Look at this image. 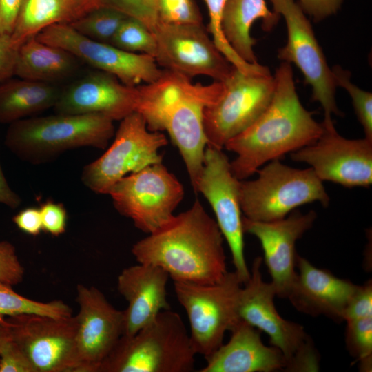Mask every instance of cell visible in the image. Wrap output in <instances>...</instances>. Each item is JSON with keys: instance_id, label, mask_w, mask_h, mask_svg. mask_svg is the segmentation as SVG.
I'll list each match as a JSON object with an SVG mask.
<instances>
[{"instance_id": "obj_1", "label": "cell", "mask_w": 372, "mask_h": 372, "mask_svg": "<svg viewBox=\"0 0 372 372\" xmlns=\"http://www.w3.org/2000/svg\"><path fill=\"white\" fill-rule=\"evenodd\" d=\"M223 240L216 220L196 199L189 209L134 243L131 251L138 263L161 267L174 282L208 285L228 271Z\"/></svg>"}, {"instance_id": "obj_2", "label": "cell", "mask_w": 372, "mask_h": 372, "mask_svg": "<svg viewBox=\"0 0 372 372\" xmlns=\"http://www.w3.org/2000/svg\"><path fill=\"white\" fill-rule=\"evenodd\" d=\"M273 77L274 91L266 110L224 146L236 154L229 165L239 180L253 175L263 164L313 143L323 132L322 123L300 101L291 64L281 63Z\"/></svg>"}, {"instance_id": "obj_3", "label": "cell", "mask_w": 372, "mask_h": 372, "mask_svg": "<svg viewBox=\"0 0 372 372\" xmlns=\"http://www.w3.org/2000/svg\"><path fill=\"white\" fill-rule=\"evenodd\" d=\"M137 87L136 112L143 117L149 130L168 133L179 150L196 193L207 145L203 112L220 98L223 82L193 83L185 76L164 70L156 81Z\"/></svg>"}, {"instance_id": "obj_4", "label": "cell", "mask_w": 372, "mask_h": 372, "mask_svg": "<svg viewBox=\"0 0 372 372\" xmlns=\"http://www.w3.org/2000/svg\"><path fill=\"white\" fill-rule=\"evenodd\" d=\"M114 134L113 121L103 115L56 114L10 123L5 145L21 160L38 165L74 148L105 149Z\"/></svg>"}, {"instance_id": "obj_5", "label": "cell", "mask_w": 372, "mask_h": 372, "mask_svg": "<svg viewBox=\"0 0 372 372\" xmlns=\"http://www.w3.org/2000/svg\"><path fill=\"white\" fill-rule=\"evenodd\" d=\"M196 355L181 317L165 310L135 334L121 335L97 372H191Z\"/></svg>"}, {"instance_id": "obj_6", "label": "cell", "mask_w": 372, "mask_h": 372, "mask_svg": "<svg viewBox=\"0 0 372 372\" xmlns=\"http://www.w3.org/2000/svg\"><path fill=\"white\" fill-rule=\"evenodd\" d=\"M262 258L256 257L249 280L241 287L237 301L240 319L267 333L270 344L278 348L286 361L287 372H316L320 369V354L302 325L283 318L278 312L271 282L263 280Z\"/></svg>"}, {"instance_id": "obj_7", "label": "cell", "mask_w": 372, "mask_h": 372, "mask_svg": "<svg viewBox=\"0 0 372 372\" xmlns=\"http://www.w3.org/2000/svg\"><path fill=\"white\" fill-rule=\"evenodd\" d=\"M256 172V179L240 181V204L247 219L274 221L305 204L318 202L324 207L329 204L322 181L311 167L293 168L276 159Z\"/></svg>"}, {"instance_id": "obj_8", "label": "cell", "mask_w": 372, "mask_h": 372, "mask_svg": "<svg viewBox=\"0 0 372 372\" xmlns=\"http://www.w3.org/2000/svg\"><path fill=\"white\" fill-rule=\"evenodd\" d=\"M242 283L227 271L214 284L174 282L175 294L189 323V338L196 354L207 357L223 343L227 331L240 320L237 301Z\"/></svg>"}, {"instance_id": "obj_9", "label": "cell", "mask_w": 372, "mask_h": 372, "mask_svg": "<svg viewBox=\"0 0 372 372\" xmlns=\"http://www.w3.org/2000/svg\"><path fill=\"white\" fill-rule=\"evenodd\" d=\"M222 82L223 90L220 98L203 112L207 145L220 149L263 113L275 87L274 77L269 70L245 73L234 67Z\"/></svg>"}, {"instance_id": "obj_10", "label": "cell", "mask_w": 372, "mask_h": 372, "mask_svg": "<svg viewBox=\"0 0 372 372\" xmlns=\"http://www.w3.org/2000/svg\"><path fill=\"white\" fill-rule=\"evenodd\" d=\"M114 139L103 155L84 166L83 185L94 193L107 194L125 176L162 163L159 149L168 141L161 132L148 130L143 117L134 112L121 121Z\"/></svg>"}, {"instance_id": "obj_11", "label": "cell", "mask_w": 372, "mask_h": 372, "mask_svg": "<svg viewBox=\"0 0 372 372\" xmlns=\"http://www.w3.org/2000/svg\"><path fill=\"white\" fill-rule=\"evenodd\" d=\"M107 194L121 215L130 218L137 229L149 234L172 217L185 192L174 174L158 163L125 176Z\"/></svg>"}, {"instance_id": "obj_12", "label": "cell", "mask_w": 372, "mask_h": 372, "mask_svg": "<svg viewBox=\"0 0 372 372\" xmlns=\"http://www.w3.org/2000/svg\"><path fill=\"white\" fill-rule=\"evenodd\" d=\"M273 11L284 19L287 30L286 45L278 51L282 61L293 63L312 89V100L324 110V128L334 127L332 114L342 116L335 101L336 85L331 69L319 45L310 21L295 0H269Z\"/></svg>"}, {"instance_id": "obj_13", "label": "cell", "mask_w": 372, "mask_h": 372, "mask_svg": "<svg viewBox=\"0 0 372 372\" xmlns=\"http://www.w3.org/2000/svg\"><path fill=\"white\" fill-rule=\"evenodd\" d=\"M230 161L222 149L207 145L196 194L210 204L216 222L225 239L234 271L245 284L250 277L245 256L242 215L239 198L240 181L230 170Z\"/></svg>"}, {"instance_id": "obj_14", "label": "cell", "mask_w": 372, "mask_h": 372, "mask_svg": "<svg viewBox=\"0 0 372 372\" xmlns=\"http://www.w3.org/2000/svg\"><path fill=\"white\" fill-rule=\"evenodd\" d=\"M153 33L156 43L154 59L164 70L191 79L207 76L223 81L234 68L208 36L203 24L158 23Z\"/></svg>"}, {"instance_id": "obj_15", "label": "cell", "mask_w": 372, "mask_h": 372, "mask_svg": "<svg viewBox=\"0 0 372 372\" xmlns=\"http://www.w3.org/2000/svg\"><path fill=\"white\" fill-rule=\"evenodd\" d=\"M12 338L37 372H76L75 316L38 314L8 316Z\"/></svg>"}, {"instance_id": "obj_16", "label": "cell", "mask_w": 372, "mask_h": 372, "mask_svg": "<svg viewBox=\"0 0 372 372\" xmlns=\"http://www.w3.org/2000/svg\"><path fill=\"white\" fill-rule=\"evenodd\" d=\"M36 37L69 51L82 63L109 73L129 86H138L143 82L152 83L163 71L149 54L130 52L110 43L92 40L78 33L68 24L50 25Z\"/></svg>"}, {"instance_id": "obj_17", "label": "cell", "mask_w": 372, "mask_h": 372, "mask_svg": "<svg viewBox=\"0 0 372 372\" xmlns=\"http://www.w3.org/2000/svg\"><path fill=\"white\" fill-rule=\"evenodd\" d=\"M313 143L291 153V160L309 165L317 176L346 187L372 183V141L347 139L335 128L325 129Z\"/></svg>"}, {"instance_id": "obj_18", "label": "cell", "mask_w": 372, "mask_h": 372, "mask_svg": "<svg viewBox=\"0 0 372 372\" xmlns=\"http://www.w3.org/2000/svg\"><path fill=\"white\" fill-rule=\"evenodd\" d=\"M76 372H97L123 332V313L96 287H76Z\"/></svg>"}, {"instance_id": "obj_19", "label": "cell", "mask_w": 372, "mask_h": 372, "mask_svg": "<svg viewBox=\"0 0 372 372\" xmlns=\"http://www.w3.org/2000/svg\"><path fill=\"white\" fill-rule=\"evenodd\" d=\"M316 218L313 210L306 214L293 211L284 218L270 222L242 216L244 233L260 241L276 296L280 298H287L297 276L296 242L312 227Z\"/></svg>"}, {"instance_id": "obj_20", "label": "cell", "mask_w": 372, "mask_h": 372, "mask_svg": "<svg viewBox=\"0 0 372 372\" xmlns=\"http://www.w3.org/2000/svg\"><path fill=\"white\" fill-rule=\"evenodd\" d=\"M138 100L137 86H129L116 76L92 72L62 87L53 107L56 114H99L112 121H121L136 112Z\"/></svg>"}, {"instance_id": "obj_21", "label": "cell", "mask_w": 372, "mask_h": 372, "mask_svg": "<svg viewBox=\"0 0 372 372\" xmlns=\"http://www.w3.org/2000/svg\"><path fill=\"white\" fill-rule=\"evenodd\" d=\"M296 278L287 299L299 311L344 321L345 309L359 285L318 268L296 254Z\"/></svg>"}, {"instance_id": "obj_22", "label": "cell", "mask_w": 372, "mask_h": 372, "mask_svg": "<svg viewBox=\"0 0 372 372\" xmlns=\"http://www.w3.org/2000/svg\"><path fill=\"white\" fill-rule=\"evenodd\" d=\"M169 276L159 267L138 263L122 270L117 289L127 302L123 313L122 335L130 336L152 322L160 312L170 309L167 300Z\"/></svg>"}, {"instance_id": "obj_23", "label": "cell", "mask_w": 372, "mask_h": 372, "mask_svg": "<svg viewBox=\"0 0 372 372\" xmlns=\"http://www.w3.org/2000/svg\"><path fill=\"white\" fill-rule=\"evenodd\" d=\"M231 331V338L205 358V365L199 372H275L286 371L282 352L266 346L261 331L240 319Z\"/></svg>"}, {"instance_id": "obj_24", "label": "cell", "mask_w": 372, "mask_h": 372, "mask_svg": "<svg viewBox=\"0 0 372 372\" xmlns=\"http://www.w3.org/2000/svg\"><path fill=\"white\" fill-rule=\"evenodd\" d=\"M82 63L69 51L44 43L36 35L18 50L14 75L19 78L56 83L74 75Z\"/></svg>"}, {"instance_id": "obj_25", "label": "cell", "mask_w": 372, "mask_h": 372, "mask_svg": "<svg viewBox=\"0 0 372 372\" xmlns=\"http://www.w3.org/2000/svg\"><path fill=\"white\" fill-rule=\"evenodd\" d=\"M280 17L269 9L265 0H226L223 30L238 56L249 63L256 64L258 59L253 49L256 40L250 34L252 25L261 19L263 30L270 32Z\"/></svg>"}, {"instance_id": "obj_26", "label": "cell", "mask_w": 372, "mask_h": 372, "mask_svg": "<svg viewBox=\"0 0 372 372\" xmlns=\"http://www.w3.org/2000/svg\"><path fill=\"white\" fill-rule=\"evenodd\" d=\"M96 8L95 0H22L11 36L21 45L50 25L70 24Z\"/></svg>"}, {"instance_id": "obj_27", "label": "cell", "mask_w": 372, "mask_h": 372, "mask_svg": "<svg viewBox=\"0 0 372 372\" xmlns=\"http://www.w3.org/2000/svg\"><path fill=\"white\" fill-rule=\"evenodd\" d=\"M62 87L56 83L10 78L0 84V123H12L54 107Z\"/></svg>"}, {"instance_id": "obj_28", "label": "cell", "mask_w": 372, "mask_h": 372, "mask_svg": "<svg viewBox=\"0 0 372 372\" xmlns=\"http://www.w3.org/2000/svg\"><path fill=\"white\" fill-rule=\"evenodd\" d=\"M12 286L0 281V315L12 316L32 313L54 318L72 316V308L62 300L42 302L23 296L12 289Z\"/></svg>"}, {"instance_id": "obj_29", "label": "cell", "mask_w": 372, "mask_h": 372, "mask_svg": "<svg viewBox=\"0 0 372 372\" xmlns=\"http://www.w3.org/2000/svg\"><path fill=\"white\" fill-rule=\"evenodd\" d=\"M126 17L127 16L115 9L99 7L68 25L88 39L111 44Z\"/></svg>"}, {"instance_id": "obj_30", "label": "cell", "mask_w": 372, "mask_h": 372, "mask_svg": "<svg viewBox=\"0 0 372 372\" xmlns=\"http://www.w3.org/2000/svg\"><path fill=\"white\" fill-rule=\"evenodd\" d=\"M206 4L209 22L207 31L223 56L238 70L245 73L260 72L269 70L259 63H249L240 58L227 41L223 30V17L226 0H203Z\"/></svg>"}, {"instance_id": "obj_31", "label": "cell", "mask_w": 372, "mask_h": 372, "mask_svg": "<svg viewBox=\"0 0 372 372\" xmlns=\"http://www.w3.org/2000/svg\"><path fill=\"white\" fill-rule=\"evenodd\" d=\"M345 333L347 349L359 362L362 371H371L372 316L347 320Z\"/></svg>"}, {"instance_id": "obj_32", "label": "cell", "mask_w": 372, "mask_h": 372, "mask_svg": "<svg viewBox=\"0 0 372 372\" xmlns=\"http://www.w3.org/2000/svg\"><path fill=\"white\" fill-rule=\"evenodd\" d=\"M111 44L130 52L146 54L154 58L156 50L153 32L141 21L129 17L121 23Z\"/></svg>"}, {"instance_id": "obj_33", "label": "cell", "mask_w": 372, "mask_h": 372, "mask_svg": "<svg viewBox=\"0 0 372 372\" xmlns=\"http://www.w3.org/2000/svg\"><path fill=\"white\" fill-rule=\"evenodd\" d=\"M337 87L349 94L355 113L361 124L365 138L372 141V93L363 90L351 81V72L340 65L331 68Z\"/></svg>"}, {"instance_id": "obj_34", "label": "cell", "mask_w": 372, "mask_h": 372, "mask_svg": "<svg viewBox=\"0 0 372 372\" xmlns=\"http://www.w3.org/2000/svg\"><path fill=\"white\" fill-rule=\"evenodd\" d=\"M158 23L201 25L203 17L195 0H157Z\"/></svg>"}, {"instance_id": "obj_35", "label": "cell", "mask_w": 372, "mask_h": 372, "mask_svg": "<svg viewBox=\"0 0 372 372\" xmlns=\"http://www.w3.org/2000/svg\"><path fill=\"white\" fill-rule=\"evenodd\" d=\"M97 8L115 9L126 16L141 21L152 32L156 28L157 0H95Z\"/></svg>"}, {"instance_id": "obj_36", "label": "cell", "mask_w": 372, "mask_h": 372, "mask_svg": "<svg viewBox=\"0 0 372 372\" xmlns=\"http://www.w3.org/2000/svg\"><path fill=\"white\" fill-rule=\"evenodd\" d=\"M24 269L14 246L7 240L0 241V281L12 286L23 281Z\"/></svg>"}, {"instance_id": "obj_37", "label": "cell", "mask_w": 372, "mask_h": 372, "mask_svg": "<svg viewBox=\"0 0 372 372\" xmlns=\"http://www.w3.org/2000/svg\"><path fill=\"white\" fill-rule=\"evenodd\" d=\"M42 231L52 236L63 234L67 226V211L62 203L47 200L39 207Z\"/></svg>"}, {"instance_id": "obj_38", "label": "cell", "mask_w": 372, "mask_h": 372, "mask_svg": "<svg viewBox=\"0 0 372 372\" xmlns=\"http://www.w3.org/2000/svg\"><path fill=\"white\" fill-rule=\"evenodd\" d=\"M0 372H37L29 358L12 340L8 341L0 354Z\"/></svg>"}, {"instance_id": "obj_39", "label": "cell", "mask_w": 372, "mask_h": 372, "mask_svg": "<svg viewBox=\"0 0 372 372\" xmlns=\"http://www.w3.org/2000/svg\"><path fill=\"white\" fill-rule=\"evenodd\" d=\"M372 316V282L359 285L344 313V321Z\"/></svg>"}, {"instance_id": "obj_40", "label": "cell", "mask_w": 372, "mask_h": 372, "mask_svg": "<svg viewBox=\"0 0 372 372\" xmlns=\"http://www.w3.org/2000/svg\"><path fill=\"white\" fill-rule=\"evenodd\" d=\"M19 46L11 35L0 34V84L14 76Z\"/></svg>"}, {"instance_id": "obj_41", "label": "cell", "mask_w": 372, "mask_h": 372, "mask_svg": "<svg viewBox=\"0 0 372 372\" xmlns=\"http://www.w3.org/2000/svg\"><path fill=\"white\" fill-rule=\"evenodd\" d=\"M344 0H298V3L307 15L313 21H321L341 8Z\"/></svg>"}, {"instance_id": "obj_42", "label": "cell", "mask_w": 372, "mask_h": 372, "mask_svg": "<svg viewBox=\"0 0 372 372\" xmlns=\"http://www.w3.org/2000/svg\"><path fill=\"white\" fill-rule=\"evenodd\" d=\"M13 223L26 234L37 236L42 231V223L39 208L29 207L17 213L12 218Z\"/></svg>"}, {"instance_id": "obj_43", "label": "cell", "mask_w": 372, "mask_h": 372, "mask_svg": "<svg viewBox=\"0 0 372 372\" xmlns=\"http://www.w3.org/2000/svg\"><path fill=\"white\" fill-rule=\"evenodd\" d=\"M22 0H0V34H12Z\"/></svg>"}, {"instance_id": "obj_44", "label": "cell", "mask_w": 372, "mask_h": 372, "mask_svg": "<svg viewBox=\"0 0 372 372\" xmlns=\"http://www.w3.org/2000/svg\"><path fill=\"white\" fill-rule=\"evenodd\" d=\"M0 203L11 209L17 208L21 203L20 196L8 185L0 163Z\"/></svg>"}, {"instance_id": "obj_45", "label": "cell", "mask_w": 372, "mask_h": 372, "mask_svg": "<svg viewBox=\"0 0 372 372\" xmlns=\"http://www.w3.org/2000/svg\"><path fill=\"white\" fill-rule=\"evenodd\" d=\"M11 339V329L7 318L0 315V354L6 343Z\"/></svg>"}]
</instances>
